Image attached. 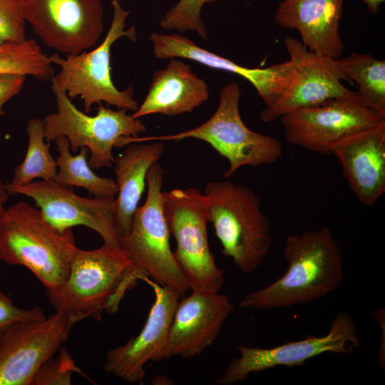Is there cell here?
I'll list each match as a JSON object with an SVG mask.
<instances>
[{
  "label": "cell",
  "instance_id": "obj_31",
  "mask_svg": "<svg viewBox=\"0 0 385 385\" xmlns=\"http://www.w3.org/2000/svg\"><path fill=\"white\" fill-rule=\"evenodd\" d=\"M26 77L19 74L0 73V116L5 114L3 108L5 103L22 89Z\"/></svg>",
  "mask_w": 385,
  "mask_h": 385
},
{
  "label": "cell",
  "instance_id": "obj_29",
  "mask_svg": "<svg viewBox=\"0 0 385 385\" xmlns=\"http://www.w3.org/2000/svg\"><path fill=\"white\" fill-rule=\"evenodd\" d=\"M26 21L25 0H0V43L25 41Z\"/></svg>",
  "mask_w": 385,
  "mask_h": 385
},
{
  "label": "cell",
  "instance_id": "obj_5",
  "mask_svg": "<svg viewBox=\"0 0 385 385\" xmlns=\"http://www.w3.org/2000/svg\"><path fill=\"white\" fill-rule=\"evenodd\" d=\"M163 175L158 161L148 169L145 201L137 207L130 229L119 245L128 256L138 281L147 277L175 289L182 297L190 288L170 248L171 233L163 203Z\"/></svg>",
  "mask_w": 385,
  "mask_h": 385
},
{
  "label": "cell",
  "instance_id": "obj_3",
  "mask_svg": "<svg viewBox=\"0 0 385 385\" xmlns=\"http://www.w3.org/2000/svg\"><path fill=\"white\" fill-rule=\"evenodd\" d=\"M76 248L72 228H56L38 207L21 201L6 208L0 231V260L27 268L46 292L64 283Z\"/></svg>",
  "mask_w": 385,
  "mask_h": 385
},
{
  "label": "cell",
  "instance_id": "obj_32",
  "mask_svg": "<svg viewBox=\"0 0 385 385\" xmlns=\"http://www.w3.org/2000/svg\"><path fill=\"white\" fill-rule=\"evenodd\" d=\"M9 193L6 189V184H4L0 178V231L6 211L5 205L9 200Z\"/></svg>",
  "mask_w": 385,
  "mask_h": 385
},
{
  "label": "cell",
  "instance_id": "obj_23",
  "mask_svg": "<svg viewBox=\"0 0 385 385\" xmlns=\"http://www.w3.org/2000/svg\"><path fill=\"white\" fill-rule=\"evenodd\" d=\"M337 66L342 81L356 83L364 104L385 117V61L352 53L337 58Z\"/></svg>",
  "mask_w": 385,
  "mask_h": 385
},
{
  "label": "cell",
  "instance_id": "obj_7",
  "mask_svg": "<svg viewBox=\"0 0 385 385\" xmlns=\"http://www.w3.org/2000/svg\"><path fill=\"white\" fill-rule=\"evenodd\" d=\"M113 17L109 29L96 48L78 54H68L63 58L58 53L49 56L53 65L60 68L51 81L65 91L72 99L80 97L85 113H90L94 104L103 102L118 109L135 112L138 105L133 98L132 86L120 91L114 85L111 77V50L120 38L136 40L134 26L125 29V21L130 11L125 9L119 0H112Z\"/></svg>",
  "mask_w": 385,
  "mask_h": 385
},
{
  "label": "cell",
  "instance_id": "obj_18",
  "mask_svg": "<svg viewBox=\"0 0 385 385\" xmlns=\"http://www.w3.org/2000/svg\"><path fill=\"white\" fill-rule=\"evenodd\" d=\"M149 38L153 54L158 59L185 58L242 76L255 87L266 106L274 103L282 96L292 78V66L289 60L265 68H247L201 48L179 34L153 32Z\"/></svg>",
  "mask_w": 385,
  "mask_h": 385
},
{
  "label": "cell",
  "instance_id": "obj_14",
  "mask_svg": "<svg viewBox=\"0 0 385 385\" xmlns=\"http://www.w3.org/2000/svg\"><path fill=\"white\" fill-rule=\"evenodd\" d=\"M9 195L31 197L43 216L61 230L83 225L103 242L120 246L116 232L115 197H86L55 180H39L23 185L6 184Z\"/></svg>",
  "mask_w": 385,
  "mask_h": 385
},
{
  "label": "cell",
  "instance_id": "obj_17",
  "mask_svg": "<svg viewBox=\"0 0 385 385\" xmlns=\"http://www.w3.org/2000/svg\"><path fill=\"white\" fill-rule=\"evenodd\" d=\"M235 309L227 294L192 291L177 304L163 359L201 354L214 343Z\"/></svg>",
  "mask_w": 385,
  "mask_h": 385
},
{
  "label": "cell",
  "instance_id": "obj_27",
  "mask_svg": "<svg viewBox=\"0 0 385 385\" xmlns=\"http://www.w3.org/2000/svg\"><path fill=\"white\" fill-rule=\"evenodd\" d=\"M220 0H178L161 18L160 27L166 31L183 33L193 31L202 39L206 40L207 32L201 18V11L205 4Z\"/></svg>",
  "mask_w": 385,
  "mask_h": 385
},
{
  "label": "cell",
  "instance_id": "obj_26",
  "mask_svg": "<svg viewBox=\"0 0 385 385\" xmlns=\"http://www.w3.org/2000/svg\"><path fill=\"white\" fill-rule=\"evenodd\" d=\"M0 73L30 76L38 81L51 80L53 63L33 38L0 43Z\"/></svg>",
  "mask_w": 385,
  "mask_h": 385
},
{
  "label": "cell",
  "instance_id": "obj_25",
  "mask_svg": "<svg viewBox=\"0 0 385 385\" xmlns=\"http://www.w3.org/2000/svg\"><path fill=\"white\" fill-rule=\"evenodd\" d=\"M28 147L24 160L14 170L9 183L14 185H23L35 179L55 180L57 175L56 159L50 151V143L45 138L43 119H30L26 127Z\"/></svg>",
  "mask_w": 385,
  "mask_h": 385
},
{
  "label": "cell",
  "instance_id": "obj_34",
  "mask_svg": "<svg viewBox=\"0 0 385 385\" xmlns=\"http://www.w3.org/2000/svg\"><path fill=\"white\" fill-rule=\"evenodd\" d=\"M3 333H4V332H0V340H1V337H2Z\"/></svg>",
  "mask_w": 385,
  "mask_h": 385
},
{
  "label": "cell",
  "instance_id": "obj_16",
  "mask_svg": "<svg viewBox=\"0 0 385 385\" xmlns=\"http://www.w3.org/2000/svg\"><path fill=\"white\" fill-rule=\"evenodd\" d=\"M141 280L155 294L147 320L137 336L108 351L103 366L105 372L131 384H143L148 361L163 360L173 314L181 297L175 289L147 277Z\"/></svg>",
  "mask_w": 385,
  "mask_h": 385
},
{
  "label": "cell",
  "instance_id": "obj_24",
  "mask_svg": "<svg viewBox=\"0 0 385 385\" xmlns=\"http://www.w3.org/2000/svg\"><path fill=\"white\" fill-rule=\"evenodd\" d=\"M55 142L58 153L55 181L71 188H83L94 197L117 195L118 187L113 179L99 176L93 171L87 161V148H81L79 153L73 155L66 138L59 137Z\"/></svg>",
  "mask_w": 385,
  "mask_h": 385
},
{
  "label": "cell",
  "instance_id": "obj_19",
  "mask_svg": "<svg viewBox=\"0 0 385 385\" xmlns=\"http://www.w3.org/2000/svg\"><path fill=\"white\" fill-rule=\"evenodd\" d=\"M332 154L357 200L373 206L385 192V121L339 141Z\"/></svg>",
  "mask_w": 385,
  "mask_h": 385
},
{
  "label": "cell",
  "instance_id": "obj_11",
  "mask_svg": "<svg viewBox=\"0 0 385 385\" xmlns=\"http://www.w3.org/2000/svg\"><path fill=\"white\" fill-rule=\"evenodd\" d=\"M360 347L357 328L353 317L346 312L337 313L324 336H307L271 348L237 346L240 353L232 359L217 380L220 385H233L246 379L250 374L277 366H303L315 356L330 352L346 354Z\"/></svg>",
  "mask_w": 385,
  "mask_h": 385
},
{
  "label": "cell",
  "instance_id": "obj_22",
  "mask_svg": "<svg viewBox=\"0 0 385 385\" xmlns=\"http://www.w3.org/2000/svg\"><path fill=\"white\" fill-rule=\"evenodd\" d=\"M164 149L161 141L149 144L133 143L115 158V181L118 187L115 216L118 241L130 229L133 215L146 186L148 169L160 160Z\"/></svg>",
  "mask_w": 385,
  "mask_h": 385
},
{
  "label": "cell",
  "instance_id": "obj_6",
  "mask_svg": "<svg viewBox=\"0 0 385 385\" xmlns=\"http://www.w3.org/2000/svg\"><path fill=\"white\" fill-rule=\"evenodd\" d=\"M241 93L239 84L228 83L220 91L216 111L200 125L172 135L133 137L130 142L202 140L227 160L229 168L224 173L226 178L243 166L256 168L274 163L282 157V143L274 137L255 132L245 125L239 107Z\"/></svg>",
  "mask_w": 385,
  "mask_h": 385
},
{
  "label": "cell",
  "instance_id": "obj_1",
  "mask_svg": "<svg viewBox=\"0 0 385 385\" xmlns=\"http://www.w3.org/2000/svg\"><path fill=\"white\" fill-rule=\"evenodd\" d=\"M283 255L284 274L246 294L239 306L266 310L309 303L337 290L344 277L342 249L327 227L288 235Z\"/></svg>",
  "mask_w": 385,
  "mask_h": 385
},
{
  "label": "cell",
  "instance_id": "obj_4",
  "mask_svg": "<svg viewBox=\"0 0 385 385\" xmlns=\"http://www.w3.org/2000/svg\"><path fill=\"white\" fill-rule=\"evenodd\" d=\"M204 193L208 221L222 254L242 272H254L269 255L273 240L260 198L251 188L229 180L208 182Z\"/></svg>",
  "mask_w": 385,
  "mask_h": 385
},
{
  "label": "cell",
  "instance_id": "obj_12",
  "mask_svg": "<svg viewBox=\"0 0 385 385\" xmlns=\"http://www.w3.org/2000/svg\"><path fill=\"white\" fill-rule=\"evenodd\" d=\"M25 16L44 45L66 55L93 48L104 29L102 0H25Z\"/></svg>",
  "mask_w": 385,
  "mask_h": 385
},
{
  "label": "cell",
  "instance_id": "obj_33",
  "mask_svg": "<svg viewBox=\"0 0 385 385\" xmlns=\"http://www.w3.org/2000/svg\"><path fill=\"white\" fill-rule=\"evenodd\" d=\"M368 10L373 14H378L379 7L384 0H363Z\"/></svg>",
  "mask_w": 385,
  "mask_h": 385
},
{
  "label": "cell",
  "instance_id": "obj_30",
  "mask_svg": "<svg viewBox=\"0 0 385 385\" xmlns=\"http://www.w3.org/2000/svg\"><path fill=\"white\" fill-rule=\"evenodd\" d=\"M46 318L39 307L31 309L20 308L14 304L13 300L0 292V332L12 324L26 320H39Z\"/></svg>",
  "mask_w": 385,
  "mask_h": 385
},
{
  "label": "cell",
  "instance_id": "obj_8",
  "mask_svg": "<svg viewBox=\"0 0 385 385\" xmlns=\"http://www.w3.org/2000/svg\"><path fill=\"white\" fill-rule=\"evenodd\" d=\"M51 89L57 111L43 119L46 141L65 137L73 153L87 148L92 169L111 167L115 161L113 149L120 148L121 139L137 137L146 130L141 120L125 110L114 111L101 103L96 115H89L78 110L66 92L52 81Z\"/></svg>",
  "mask_w": 385,
  "mask_h": 385
},
{
  "label": "cell",
  "instance_id": "obj_21",
  "mask_svg": "<svg viewBox=\"0 0 385 385\" xmlns=\"http://www.w3.org/2000/svg\"><path fill=\"white\" fill-rule=\"evenodd\" d=\"M167 66L155 71L143 103L132 115L135 118L161 114L174 116L190 113L209 98V86L181 58L169 59Z\"/></svg>",
  "mask_w": 385,
  "mask_h": 385
},
{
  "label": "cell",
  "instance_id": "obj_10",
  "mask_svg": "<svg viewBox=\"0 0 385 385\" xmlns=\"http://www.w3.org/2000/svg\"><path fill=\"white\" fill-rule=\"evenodd\" d=\"M287 142L323 155L352 134L385 121V117L366 106L356 91L302 108L280 118Z\"/></svg>",
  "mask_w": 385,
  "mask_h": 385
},
{
  "label": "cell",
  "instance_id": "obj_9",
  "mask_svg": "<svg viewBox=\"0 0 385 385\" xmlns=\"http://www.w3.org/2000/svg\"><path fill=\"white\" fill-rule=\"evenodd\" d=\"M163 203L177 245L174 256L190 289L220 292L224 272L217 266L208 242L206 195L196 188H175L163 191Z\"/></svg>",
  "mask_w": 385,
  "mask_h": 385
},
{
  "label": "cell",
  "instance_id": "obj_2",
  "mask_svg": "<svg viewBox=\"0 0 385 385\" xmlns=\"http://www.w3.org/2000/svg\"><path fill=\"white\" fill-rule=\"evenodd\" d=\"M131 262L120 247L103 242L100 247L74 251L67 278L54 292H46L56 311L74 323L102 312L114 314L126 292L138 283L130 275Z\"/></svg>",
  "mask_w": 385,
  "mask_h": 385
},
{
  "label": "cell",
  "instance_id": "obj_15",
  "mask_svg": "<svg viewBox=\"0 0 385 385\" xmlns=\"http://www.w3.org/2000/svg\"><path fill=\"white\" fill-rule=\"evenodd\" d=\"M284 46L292 66V78L282 96L261 111V120L272 122L297 109L354 92L343 85L337 58L309 51L293 36L284 38Z\"/></svg>",
  "mask_w": 385,
  "mask_h": 385
},
{
  "label": "cell",
  "instance_id": "obj_20",
  "mask_svg": "<svg viewBox=\"0 0 385 385\" xmlns=\"http://www.w3.org/2000/svg\"><path fill=\"white\" fill-rule=\"evenodd\" d=\"M344 0H282L274 19L282 28L296 29L311 51L339 58L344 45L339 32Z\"/></svg>",
  "mask_w": 385,
  "mask_h": 385
},
{
  "label": "cell",
  "instance_id": "obj_13",
  "mask_svg": "<svg viewBox=\"0 0 385 385\" xmlns=\"http://www.w3.org/2000/svg\"><path fill=\"white\" fill-rule=\"evenodd\" d=\"M74 324L56 311L48 318L8 327L0 340V385H30L38 369L68 339Z\"/></svg>",
  "mask_w": 385,
  "mask_h": 385
},
{
  "label": "cell",
  "instance_id": "obj_28",
  "mask_svg": "<svg viewBox=\"0 0 385 385\" xmlns=\"http://www.w3.org/2000/svg\"><path fill=\"white\" fill-rule=\"evenodd\" d=\"M74 373L91 380L76 364L68 351L61 347L56 358L51 357L38 369L30 385H70Z\"/></svg>",
  "mask_w": 385,
  "mask_h": 385
}]
</instances>
